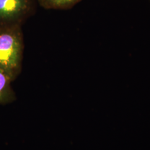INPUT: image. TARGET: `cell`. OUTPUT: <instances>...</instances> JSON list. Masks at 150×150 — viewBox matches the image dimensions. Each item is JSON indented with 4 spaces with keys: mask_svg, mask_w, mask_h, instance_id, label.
I'll list each match as a JSON object with an SVG mask.
<instances>
[{
    "mask_svg": "<svg viewBox=\"0 0 150 150\" xmlns=\"http://www.w3.org/2000/svg\"><path fill=\"white\" fill-rule=\"evenodd\" d=\"M21 25L0 26V69L13 82L21 74L25 49Z\"/></svg>",
    "mask_w": 150,
    "mask_h": 150,
    "instance_id": "6da1fadb",
    "label": "cell"
},
{
    "mask_svg": "<svg viewBox=\"0 0 150 150\" xmlns=\"http://www.w3.org/2000/svg\"><path fill=\"white\" fill-rule=\"evenodd\" d=\"M38 5V0H0V26H22L35 15Z\"/></svg>",
    "mask_w": 150,
    "mask_h": 150,
    "instance_id": "7a4b0ae2",
    "label": "cell"
},
{
    "mask_svg": "<svg viewBox=\"0 0 150 150\" xmlns=\"http://www.w3.org/2000/svg\"><path fill=\"white\" fill-rule=\"evenodd\" d=\"M10 77L0 69V105L10 104L16 100L15 92L11 83Z\"/></svg>",
    "mask_w": 150,
    "mask_h": 150,
    "instance_id": "3957f363",
    "label": "cell"
},
{
    "mask_svg": "<svg viewBox=\"0 0 150 150\" xmlns=\"http://www.w3.org/2000/svg\"><path fill=\"white\" fill-rule=\"evenodd\" d=\"M82 0H38V5L46 10H67Z\"/></svg>",
    "mask_w": 150,
    "mask_h": 150,
    "instance_id": "277c9868",
    "label": "cell"
}]
</instances>
